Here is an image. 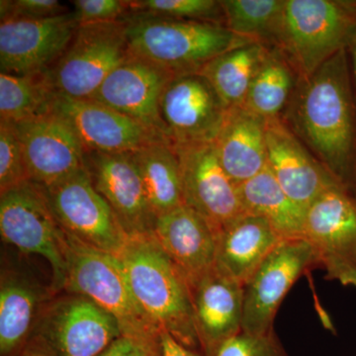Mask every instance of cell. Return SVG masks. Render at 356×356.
Returning a JSON list of instances; mask_svg holds the SVG:
<instances>
[{
	"label": "cell",
	"instance_id": "39",
	"mask_svg": "<svg viewBox=\"0 0 356 356\" xmlns=\"http://www.w3.org/2000/svg\"><path fill=\"white\" fill-rule=\"evenodd\" d=\"M17 356H43V355H35V353H21L20 355H18Z\"/></svg>",
	"mask_w": 356,
	"mask_h": 356
},
{
	"label": "cell",
	"instance_id": "21",
	"mask_svg": "<svg viewBox=\"0 0 356 356\" xmlns=\"http://www.w3.org/2000/svg\"><path fill=\"white\" fill-rule=\"evenodd\" d=\"M152 236L189 286L215 266L218 232L189 206L156 217Z\"/></svg>",
	"mask_w": 356,
	"mask_h": 356
},
{
	"label": "cell",
	"instance_id": "17",
	"mask_svg": "<svg viewBox=\"0 0 356 356\" xmlns=\"http://www.w3.org/2000/svg\"><path fill=\"white\" fill-rule=\"evenodd\" d=\"M175 76L170 70L132 55L106 77L91 99L137 121L165 140L159 102L166 84Z\"/></svg>",
	"mask_w": 356,
	"mask_h": 356
},
{
	"label": "cell",
	"instance_id": "1",
	"mask_svg": "<svg viewBox=\"0 0 356 356\" xmlns=\"http://www.w3.org/2000/svg\"><path fill=\"white\" fill-rule=\"evenodd\" d=\"M281 119L356 197V96L348 49L299 79Z\"/></svg>",
	"mask_w": 356,
	"mask_h": 356
},
{
	"label": "cell",
	"instance_id": "3",
	"mask_svg": "<svg viewBox=\"0 0 356 356\" xmlns=\"http://www.w3.org/2000/svg\"><path fill=\"white\" fill-rule=\"evenodd\" d=\"M124 20L131 53L175 76L198 72L225 51L254 42L236 36L221 23L136 13Z\"/></svg>",
	"mask_w": 356,
	"mask_h": 356
},
{
	"label": "cell",
	"instance_id": "25",
	"mask_svg": "<svg viewBox=\"0 0 356 356\" xmlns=\"http://www.w3.org/2000/svg\"><path fill=\"white\" fill-rule=\"evenodd\" d=\"M243 212L266 219L283 240L303 238L306 209L285 193L267 168L238 185Z\"/></svg>",
	"mask_w": 356,
	"mask_h": 356
},
{
	"label": "cell",
	"instance_id": "16",
	"mask_svg": "<svg viewBox=\"0 0 356 356\" xmlns=\"http://www.w3.org/2000/svg\"><path fill=\"white\" fill-rule=\"evenodd\" d=\"M84 168L129 236L152 234L156 218L133 153L86 152Z\"/></svg>",
	"mask_w": 356,
	"mask_h": 356
},
{
	"label": "cell",
	"instance_id": "29",
	"mask_svg": "<svg viewBox=\"0 0 356 356\" xmlns=\"http://www.w3.org/2000/svg\"><path fill=\"white\" fill-rule=\"evenodd\" d=\"M55 95L48 72L27 76L0 72V121L18 124L48 113Z\"/></svg>",
	"mask_w": 356,
	"mask_h": 356
},
{
	"label": "cell",
	"instance_id": "8",
	"mask_svg": "<svg viewBox=\"0 0 356 356\" xmlns=\"http://www.w3.org/2000/svg\"><path fill=\"white\" fill-rule=\"evenodd\" d=\"M132 55L125 20L81 25L48 70L49 79L56 95L91 99L106 77Z\"/></svg>",
	"mask_w": 356,
	"mask_h": 356
},
{
	"label": "cell",
	"instance_id": "38",
	"mask_svg": "<svg viewBox=\"0 0 356 356\" xmlns=\"http://www.w3.org/2000/svg\"><path fill=\"white\" fill-rule=\"evenodd\" d=\"M350 55L351 76H353V88H355L356 96V34L348 49Z\"/></svg>",
	"mask_w": 356,
	"mask_h": 356
},
{
	"label": "cell",
	"instance_id": "22",
	"mask_svg": "<svg viewBox=\"0 0 356 356\" xmlns=\"http://www.w3.org/2000/svg\"><path fill=\"white\" fill-rule=\"evenodd\" d=\"M282 241L266 219L243 213L218 233L215 268L245 285Z\"/></svg>",
	"mask_w": 356,
	"mask_h": 356
},
{
	"label": "cell",
	"instance_id": "19",
	"mask_svg": "<svg viewBox=\"0 0 356 356\" xmlns=\"http://www.w3.org/2000/svg\"><path fill=\"white\" fill-rule=\"evenodd\" d=\"M266 149L267 168L304 209L324 192L341 186L281 118L266 120Z\"/></svg>",
	"mask_w": 356,
	"mask_h": 356
},
{
	"label": "cell",
	"instance_id": "31",
	"mask_svg": "<svg viewBox=\"0 0 356 356\" xmlns=\"http://www.w3.org/2000/svg\"><path fill=\"white\" fill-rule=\"evenodd\" d=\"M129 7L130 13L225 25L221 0H143L129 1Z\"/></svg>",
	"mask_w": 356,
	"mask_h": 356
},
{
	"label": "cell",
	"instance_id": "27",
	"mask_svg": "<svg viewBox=\"0 0 356 356\" xmlns=\"http://www.w3.org/2000/svg\"><path fill=\"white\" fill-rule=\"evenodd\" d=\"M268 50V47L257 42L243 44L213 58L199 72L209 81L227 108L243 106Z\"/></svg>",
	"mask_w": 356,
	"mask_h": 356
},
{
	"label": "cell",
	"instance_id": "32",
	"mask_svg": "<svg viewBox=\"0 0 356 356\" xmlns=\"http://www.w3.org/2000/svg\"><path fill=\"white\" fill-rule=\"evenodd\" d=\"M29 181L15 125L0 121V193Z\"/></svg>",
	"mask_w": 356,
	"mask_h": 356
},
{
	"label": "cell",
	"instance_id": "9",
	"mask_svg": "<svg viewBox=\"0 0 356 356\" xmlns=\"http://www.w3.org/2000/svg\"><path fill=\"white\" fill-rule=\"evenodd\" d=\"M43 188L65 233L96 250L117 257L123 252L130 236L96 191L86 168Z\"/></svg>",
	"mask_w": 356,
	"mask_h": 356
},
{
	"label": "cell",
	"instance_id": "33",
	"mask_svg": "<svg viewBox=\"0 0 356 356\" xmlns=\"http://www.w3.org/2000/svg\"><path fill=\"white\" fill-rule=\"evenodd\" d=\"M215 356H288L275 332H241L226 341Z\"/></svg>",
	"mask_w": 356,
	"mask_h": 356
},
{
	"label": "cell",
	"instance_id": "13",
	"mask_svg": "<svg viewBox=\"0 0 356 356\" xmlns=\"http://www.w3.org/2000/svg\"><path fill=\"white\" fill-rule=\"evenodd\" d=\"M179 161L185 205L218 233L243 214L238 185L224 170L214 143L173 145Z\"/></svg>",
	"mask_w": 356,
	"mask_h": 356
},
{
	"label": "cell",
	"instance_id": "6",
	"mask_svg": "<svg viewBox=\"0 0 356 356\" xmlns=\"http://www.w3.org/2000/svg\"><path fill=\"white\" fill-rule=\"evenodd\" d=\"M123 336L118 322L95 302L69 294L44 304L22 353L99 356Z\"/></svg>",
	"mask_w": 356,
	"mask_h": 356
},
{
	"label": "cell",
	"instance_id": "26",
	"mask_svg": "<svg viewBox=\"0 0 356 356\" xmlns=\"http://www.w3.org/2000/svg\"><path fill=\"white\" fill-rule=\"evenodd\" d=\"M154 218L185 205L181 173L175 147L156 140L133 153Z\"/></svg>",
	"mask_w": 356,
	"mask_h": 356
},
{
	"label": "cell",
	"instance_id": "24",
	"mask_svg": "<svg viewBox=\"0 0 356 356\" xmlns=\"http://www.w3.org/2000/svg\"><path fill=\"white\" fill-rule=\"evenodd\" d=\"M41 289L20 274H2L0 283V353L17 356L24 350L40 312L50 300Z\"/></svg>",
	"mask_w": 356,
	"mask_h": 356
},
{
	"label": "cell",
	"instance_id": "15",
	"mask_svg": "<svg viewBox=\"0 0 356 356\" xmlns=\"http://www.w3.org/2000/svg\"><path fill=\"white\" fill-rule=\"evenodd\" d=\"M14 125L29 181L48 187L84 168L83 144L72 126L54 110Z\"/></svg>",
	"mask_w": 356,
	"mask_h": 356
},
{
	"label": "cell",
	"instance_id": "4",
	"mask_svg": "<svg viewBox=\"0 0 356 356\" xmlns=\"http://www.w3.org/2000/svg\"><path fill=\"white\" fill-rule=\"evenodd\" d=\"M356 34V0H284L273 48L299 79L311 76Z\"/></svg>",
	"mask_w": 356,
	"mask_h": 356
},
{
	"label": "cell",
	"instance_id": "20",
	"mask_svg": "<svg viewBox=\"0 0 356 356\" xmlns=\"http://www.w3.org/2000/svg\"><path fill=\"white\" fill-rule=\"evenodd\" d=\"M194 322L203 356H215L242 332L243 285L215 266L191 286Z\"/></svg>",
	"mask_w": 356,
	"mask_h": 356
},
{
	"label": "cell",
	"instance_id": "37",
	"mask_svg": "<svg viewBox=\"0 0 356 356\" xmlns=\"http://www.w3.org/2000/svg\"><path fill=\"white\" fill-rule=\"evenodd\" d=\"M159 350H161V356H203L201 353L188 350L181 346L165 332H161L159 337Z\"/></svg>",
	"mask_w": 356,
	"mask_h": 356
},
{
	"label": "cell",
	"instance_id": "36",
	"mask_svg": "<svg viewBox=\"0 0 356 356\" xmlns=\"http://www.w3.org/2000/svg\"><path fill=\"white\" fill-rule=\"evenodd\" d=\"M99 356H161L159 346L122 336Z\"/></svg>",
	"mask_w": 356,
	"mask_h": 356
},
{
	"label": "cell",
	"instance_id": "34",
	"mask_svg": "<svg viewBox=\"0 0 356 356\" xmlns=\"http://www.w3.org/2000/svg\"><path fill=\"white\" fill-rule=\"evenodd\" d=\"M72 3V13L79 26L120 21L130 13L129 1L121 0H76Z\"/></svg>",
	"mask_w": 356,
	"mask_h": 356
},
{
	"label": "cell",
	"instance_id": "23",
	"mask_svg": "<svg viewBox=\"0 0 356 356\" xmlns=\"http://www.w3.org/2000/svg\"><path fill=\"white\" fill-rule=\"evenodd\" d=\"M214 145L222 168L241 185L266 168V120L245 106L229 108Z\"/></svg>",
	"mask_w": 356,
	"mask_h": 356
},
{
	"label": "cell",
	"instance_id": "12",
	"mask_svg": "<svg viewBox=\"0 0 356 356\" xmlns=\"http://www.w3.org/2000/svg\"><path fill=\"white\" fill-rule=\"evenodd\" d=\"M227 112L226 105L199 72L173 76L159 102L163 137L172 145L214 143Z\"/></svg>",
	"mask_w": 356,
	"mask_h": 356
},
{
	"label": "cell",
	"instance_id": "18",
	"mask_svg": "<svg viewBox=\"0 0 356 356\" xmlns=\"http://www.w3.org/2000/svg\"><path fill=\"white\" fill-rule=\"evenodd\" d=\"M51 110L72 126L86 152L135 153L156 140H165L95 100L56 95Z\"/></svg>",
	"mask_w": 356,
	"mask_h": 356
},
{
	"label": "cell",
	"instance_id": "7",
	"mask_svg": "<svg viewBox=\"0 0 356 356\" xmlns=\"http://www.w3.org/2000/svg\"><path fill=\"white\" fill-rule=\"evenodd\" d=\"M0 234L4 242L23 254L46 259L51 267V292L64 289L65 232L43 187L26 181L0 193Z\"/></svg>",
	"mask_w": 356,
	"mask_h": 356
},
{
	"label": "cell",
	"instance_id": "2",
	"mask_svg": "<svg viewBox=\"0 0 356 356\" xmlns=\"http://www.w3.org/2000/svg\"><path fill=\"white\" fill-rule=\"evenodd\" d=\"M119 257L134 297L149 320L181 346L201 353L191 286L152 234L130 236Z\"/></svg>",
	"mask_w": 356,
	"mask_h": 356
},
{
	"label": "cell",
	"instance_id": "11",
	"mask_svg": "<svg viewBox=\"0 0 356 356\" xmlns=\"http://www.w3.org/2000/svg\"><path fill=\"white\" fill-rule=\"evenodd\" d=\"M313 266H318L317 255L305 238L280 242L243 285L242 331H273L276 314L287 293Z\"/></svg>",
	"mask_w": 356,
	"mask_h": 356
},
{
	"label": "cell",
	"instance_id": "30",
	"mask_svg": "<svg viewBox=\"0 0 356 356\" xmlns=\"http://www.w3.org/2000/svg\"><path fill=\"white\" fill-rule=\"evenodd\" d=\"M221 4L227 29L273 48L284 0H221Z\"/></svg>",
	"mask_w": 356,
	"mask_h": 356
},
{
	"label": "cell",
	"instance_id": "10",
	"mask_svg": "<svg viewBox=\"0 0 356 356\" xmlns=\"http://www.w3.org/2000/svg\"><path fill=\"white\" fill-rule=\"evenodd\" d=\"M303 238L317 255L325 280L356 287V197L332 187L307 208Z\"/></svg>",
	"mask_w": 356,
	"mask_h": 356
},
{
	"label": "cell",
	"instance_id": "5",
	"mask_svg": "<svg viewBox=\"0 0 356 356\" xmlns=\"http://www.w3.org/2000/svg\"><path fill=\"white\" fill-rule=\"evenodd\" d=\"M65 250L63 290L95 302L118 322L123 336L159 346L161 331L136 301L120 257L89 247L67 233Z\"/></svg>",
	"mask_w": 356,
	"mask_h": 356
},
{
	"label": "cell",
	"instance_id": "35",
	"mask_svg": "<svg viewBox=\"0 0 356 356\" xmlns=\"http://www.w3.org/2000/svg\"><path fill=\"white\" fill-rule=\"evenodd\" d=\"M70 13L67 6L57 0H1L0 16L1 20L26 18L44 19Z\"/></svg>",
	"mask_w": 356,
	"mask_h": 356
},
{
	"label": "cell",
	"instance_id": "14",
	"mask_svg": "<svg viewBox=\"0 0 356 356\" xmlns=\"http://www.w3.org/2000/svg\"><path fill=\"white\" fill-rule=\"evenodd\" d=\"M77 27L72 13L44 19L1 20V74L27 76L48 72L64 54Z\"/></svg>",
	"mask_w": 356,
	"mask_h": 356
},
{
	"label": "cell",
	"instance_id": "28",
	"mask_svg": "<svg viewBox=\"0 0 356 356\" xmlns=\"http://www.w3.org/2000/svg\"><path fill=\"white\" fill-rule=\"evenodd\" d=\"M298 81V74L283 54L269 48L243 106L266 120L281 118Z\"/></svg>",
	"mask_w": 356,
	"mask_h": 356
}]
</instances>
